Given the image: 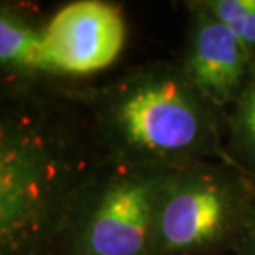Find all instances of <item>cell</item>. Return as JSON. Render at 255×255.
I'll return each instance as SVG.
<instances>
[{"label": "cell", "mask_w": 255, "mask_h": 255, "mask_svg": "<svg viewBox=\"0 0 255 255\" xmlns=\"http://www.w3.org/2000/svg\"><path fill=\"white\" fill-rule=\"evenodd\" d=\"M171 171L100 154L48 255H151L157 192Z\"/></svg>", "instance_id": "277c9868"}, {"label": "cell", "mask_w": 255, "mask_h": 255, "mask_svg": "<svg viewBox=\"0 0 255 255\" xmlns=\"http://www.w3.org/2000/svg\"><path fill=\"white\" fill-rule=\"evenodd\" d=\"M204 3L255 55V0H204Z\"/></svg>", "instance_id": "9c48e42d"}, {"label": "cell", "mask_w": 255, "mask_h": 255, "mask_svg": "<svg viewBox=\"0 0 255 255\" xmlns=\"http://www.w3.org/2000/svg\"><path fill=\"white\" fill-rule=\"evenodd\" d=\"M227 156L246 174H255V57L247 83L227 113Z\"/></svg>", "instance_id": "ba28073f"}, {"label": "cell", "mask_w": 255, "mask_h": 255, "mask_svg": "<svg viewBox=\"0 0 255 255\" xmlns=\"http://www.w3.org/2000/svg\"><path fill=\"white\" fill-rule=\"evenodd\" d=\"M247 176H249V179H251L252 186H254V189H255V174H247Z\"/></svg>", "instance_id": "8fae6325"}, {"label": "cell", "mask_w": 255, "mask_h": 255, "mask_svg": "<svg viewBox=\"0 0 255 255\" xmlns=\"http://www.w3.org/2000/svg\"><path fill=\"white\" fill-rule=\"evenodd\" d=\"M254 206L251 179L231 161L172 169L157 192L151 255L232 254Z\"/></svg>", "instance_id": "3957f363"}, {"label": "cell", "mask_w": 255, "mask_h": 255, "mask_svg": "<svg viewBox=\"0 0 255 255\" xmlns=\"http://www.w3.org/2000/svg\"><path fill=\"white\" fill-rule=\"evenodd\" d=\"M65 96L85 113L103 156L161 169L231 161L227 116L194 88L177 62L137 65L103 85Z\"/></svg>", "instance_id": "7a4b0ae2"}, {"label": "cell", "mask_w": 255, "mask_h": 255, "mask_svg": "<svg viewBox=\"0 0 255 255\" xmlns=\"http://www.w3.org/2000/svg\"><path fill=\"white\" fill-rule=\"evenodd\" d=\"M126 37L121 8L103 0L70 2L45 22L48 60L57 78L106 70L123 52Z\"/></svg>", "instance_id": "5b68a950"}, {"label": "cell", "mask_w": 255, "mask_h": 255, "mask_svg": "<svg viewBox=\"0 0 255 255\" xmlns=\"http://www.w3.org/2000/svg\"><path fill=\"white\" fill-rule=\"evenodd\" d=\"M0 255H48L71 199L100 157L73 111L40 88H3Z\"/></svg>", "instance_id": "6da1fadb"}, {"label": "cell", "mask_w": 255, "mask_h": 255, "mask_svg": "<svg viewBox=\"0 0 255 255\" xmlns=\"http://www.w3.org/2000/svg\"><path fill=\"white\" fill-rule=\"evenodd\" d=\"M186 5L189 22L184 52L177 63L194 88L227 116L247 83L255 55L206 7L204 0Z\"/></svg>", "instance_id": "8992f818"}, {"label": "cell", "mask_w": 255, "mask_h": 255, "mask_svg": "<svg viewBox=\"0 0 255 255\" xmlns=\"http://www.w3.org/2000/svg\"><path fill=\"white\" fill-rule=\"evenodd\" d=\"M232 255H255V206L236 247H234Z\"/></svg>", "instance_id": "30bf717a"}, {"label": "cell", "mask_w": 255, "mask_h": 255, "mask_svg": "<svg viewBox=\"0 0 255 255\" xmlns=\"http://www.w3.org/2000/svg\"><path fill=\"white\" fill-rule=\"evenodd\" d=\"M0 70L3 88H40L57 78L48 60L45 23L23 5L0 7Z\"/></svg>", "instance_id": "52a82bcc"}]
</instances>
